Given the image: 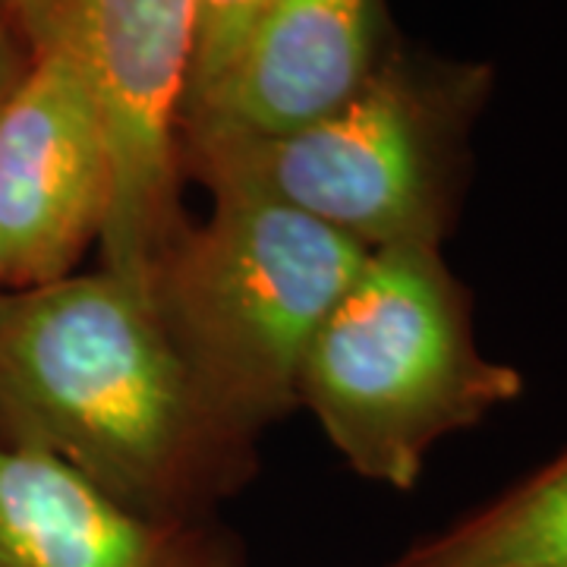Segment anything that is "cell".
<instances>
[{
    "mask_svg": "<svg viewBox=\"0 0 567 567\" xmlns=\"http://www.w3.org/2000/svg\"><path fill=\"white\" fill-rule=\"evenodd\" d=\"M29 54L76 58L111 148L104 271L148 297L155 268L186 234L181 114L193 61V0H0Z\"/></svg>",
    "mask_w": 567,
    "mask_h": 567,
    "instance_id": "obj_5",
    "label": "cell"
},
{
    "mask_svg": "<svg viewBox=\"0 0 567 567\" xmlns=\"http://www.w3.org/2000/svg\"><path fill=\"white\" fill-rule=\"evenodd\" d=\"M369 249L256 196H215L155 268L148 297L208 416L246 445L300 404L312 334Z\"/></svg>",
    "mask_w": 567,
    "mask_h": 567,
    "instance_id": "obj_4",
    "label": "cell"
},
{
    "mask_svg": "<svg viewBox=\"0 0 567 567\" xmlns=\"http://www.w3.org/2000/svg\"><path fill=\"white\" fill-rule=\"evenodd\" d=\"M107 205L111 148L92 82L66 51H39L0 104V287L70 278Z\"/></svg>",
    "mask_w": 567,
    "mask_h": 567,
    "instance_id": "obj_6",
    "label": "cell"
},
{
    "mask_svg": "<svg viewBox=\"0 0 567 567\" xmlns=\"http://www.w3.org/2000/svg\"><path fill=\"white\" fill-rule=\"evenodd\" d=\"M524 375L483 357L470 290L442 246L372 249L312 334L300 404L360 476L416 486L439 439L520 398Z\"/></svg>",
    "mask_w": 567,
    "mask_h": 567,
    "instance_id": "obj_3",
    "label": "cell"
},
{
    "mask_svg": "<svg viewBox=\"0 0 567 567\" xmlns=\"http://www.w3.org/2000/svg\"><path fill=\"white\" fill-rule=\"evenodd\" d=\"M488 92V63L391 48L350 102L297 133L181 136V171L189 167L215 196L287 205L369 252L442 246Z\"/></svg>",
    "mask_w": 567,
    "mask_h": 567,
    "instance_id": "obj_2",
    "label": "cell"
},
{
    "mask_svg": "<svg viewBox=\"0 0 567 567\" xmlns=\"http://www.w3.org/2000/svg\"><path fill=\"white\" fill-rule=\"evenodd\" d=\"M29 48L22 44L20 32L13 29V22L7 17V10L0 7V104L7 102V95L17 89L22 80L25 66H29Z\"/></svg>",
    "mask_w": 567,
    "mask_h": 567,
    "instance_id": "obj_11",
    "label": "cell"
},
{
    "mask_svg": "<svg viewBox=\"0 0 567 567\" xmlns=\"http://www.w3.org/2000/svg\"><path fill=\"white\" fill-rule=\"evenodd\" d=\"M385 54L379 0H275L199 99L183 136H287L347 104Z\"/></svg>",
    "mask_w": 567,
    "mask_h": 567,
    "instance_id": "obj_7",
    "label": "cell"
},
{
    "mask_svg": "<svg viewBox=\"0 0 567 567\" xmlns=\"http://www.w3.org/2000/svg\"><path fill=\"white\" fill-rule=\"evenodd\" d=\"M385 567H567V451Z\"/></svg>",
    "mask_w": 567,
    "mask_h": 567,
    "instance_id": "obj_9",
    "label": "cell"
},
{
    "mask_svg": "<svg viewBox=\"0 0 567 567\" xmlns=\"http://www.w3.org/2000/svg\"><path fill=\"white\" fill-rule=\"evenodd\" d=\"M0 442L162 520H208L246 470L152 297L107 271L0 290Z\"/></svg>",
    "mask_w": 567,
    "mask_h": 567,
    "instance_id": "obj_1",
    "label": "cell"
},
{
    "mask_svg": "<svg viewBox=\"0 0 567 567\" xmlns=\"http://www.w3.org/2000/svg\"><path fill=\"white\" fill-rule=\"evenodd\" d=\"M0 567H244V555L208 520L140 514L58 457L0 442Z\"/></svg>",
    "mask_w": 567,
    "mask_h": 567,
    "instance_id": "obj_8",
    "label": "cell"
},
{
    "mask_svg": "<svg viewBox=\"0 0 567 567\" xmlns=\"http://www.w3.org/2000/svg\"><path fill=\"white\" fill-rule=\"evenodd\" d=\"M275 0H193V61L183 107L199 99Z\"/></svg>",
    "mask_w": 567,
    "mask_h": 567,
    "instance_id": "obj_10",
    "label": "cell"
}]
</instances>
